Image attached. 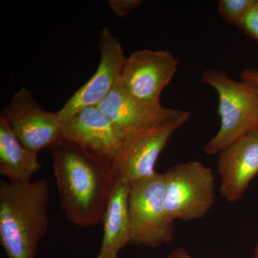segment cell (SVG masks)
Listing matches in <instances>:
<instances>
[{"mask_svg": "<svg viewBox=\"0 0 258 258\" xmlns=\"http://www.w3.org/2000/svg\"><path fill=\"white\" fill-rule=\"evenodd\" d=\"M96 106L111 119L123 139L129 134L175 120L188 112L166 108L161 103L149 104L139 101L125 91L120 81Z\"/></svg>", "mask_w": 258, "mask_h": 258, "instance_id": "30bf717a", "label": "cell"}, {"mask_svg": "<svg viewBox=\"0 0 258 258\" xmlns=\"http://www.w3.org/2000/svg\"><path fill=\"white\" fill-rule=\"evenodd\" d=\"M37 153L25 147L0 116V174L10 181H30L41 169Z\"/></svg>", "mask_w": 258, "mask_h": 258, "instance_id": "5bb4252c", "label": "cell"}, {"mask_svg": "<svg viewBox=\"0 0 258 258\" xmlns=\"http://www.w3.org/2000/svg\"><path fill=\"white\" fill-rule=\"evenodd\" d=\"M62 130L66 140L94 157L111 161L123 139L111 119L96 106L83 108L62 121Z\"/></svg>", "mask_w": 258, "mask_h": 258, "instance_id": "8fae6325", "label": "cell"}, {"mask_svg": "<svg viewBox=\"0 0 258 258\" xmlns=\"http://www.w3.org/2000/svg\"><path fill=\"white\" fill-rule=\"evenodd\" d=\"M0 116L6 120L19 141L37 154L64 139L62 120L57 113L42 108L27 88H21L13 94Z\"/></svg>", "mask_w": 258, "mask_h": 258, "instance_id": "52a82bcc", "label": "cell"}, {"mask_svg": "<svg viewBox=\"0 0 258 258\" xmlns=\"http://www.w3.org/2000/svg\"><path fill=\"white\" fill-rule=\"evenodd\" d=\"M50 149L64 216L83 228L103 222L113 184L112 161L94 157L66 139Z\"/></svg>", "mask_w": 258, "mask_h": 258, "instance_id": "6da1fadb", "label": "cell"}, {"mask_svg": "<svg viewBox=\"0 0 258 258\" xmlns=\"http://www.w3.org/2000/svg\"><path fill=\"white\" fill-rule=\"evenodd\" d=\"M201 80L218 95L220 128L203 149L205 154L214 155L258 128V88L231 79L218 69L204 71Z\"/></svg>", "mask_w": 258, "mask_h": 258, "instance_id": "3957f363", "label": "cell"}, {"mask_svg": "<svg viewBox=\"0 0 258 258\" xmlns=\"http://www.w3.org/2000/svg\"><path fill=\"white\" fill-rule=\"evenodd\" d=\"M255 0H219L218 11L226 24L237 25Z\"/></svg>", "mask_w": 258, "mask_h": 258, "instance_id": "9a60e30c", "label": "cell"}, {"mask_svg": "<svg viewBox=\"0 0 258 258\" xmlns=\"http://www.w3.org/2000/svg\"><path fill=\"white\" fill-rule=\"evenodd\" d=\"M164 204L171 220L189 222L204 218L215 203V176L198 161L169 168L163 174Z\"/></svg>", "mask_w": 258, "mask_h": 258, "instance_id": "277c9868", "label": "cell"}, {"mask_svg": "<svg viewBox=\"0 0 258 258\" xmlns=\"http://www.w3.org/2000/svg\"><path fill=\"white\" fill-rule=\"evenodd\" d=\"M131 184L113 181L104 218L103 235L96 258H118L120 251L130 244L132 225L128 212Z\"/></svg>", "mask_w": 258, "mask_h": 258, "instance_id": "4fadbf2b", "label": "cell"}, {"mask_svg": "<svg viewBox=\"0 0 258 258\" xmlns=\"http://www.w3.org/2000/svg\"><path fill=\"white\" fill-rule=\"evenodd\" d=\"M253 258H258V242H257V244H255V246H254Z\"/></svg>", "mask_w": 258, "mask_h": 258, "instance_id": "ffe728a7", "label": "cell"}, {"mask_svg": "<svg viewBox=\"0 0 258 258\" xmlns=\"http://www.w3.org/2000/svg\"><path fill=\"white\" fill-rule=\"evenodd\" d=\"M179 61L166 50L136 51L125 60L120 83L134 98L149 104L161 103L163 90L177 72Z\"/></svg>", "mask_w": 258, "mask_h": 258, "instance_id": "9c48e42d", "label": "cell"}, {"mask_svg": "<svg viewBox=\"0 0 258 258\" xmlns=\"http://www.w3.org/2000/svg\"><path fill=\"white\" fill-rule=\"evenodd\" d=\"M236 27L247 36L258 41V0L254 1Z\"/></svg>", "mask_w": 258, "mask_h": 258, "instance_id": "2e32d148", "label": "cell"}, {"mask_svg": "<svg viewBox=\"0 0 258 258\" xmlns=\"http://www.w3.org/2000/svg\"><path fill=\"white\" fill-rule=\"evenodd\" d=\"M220 195L230 203L242 199L258 174V128L219 153Z\"/></svg>", "mask_w": 258, "mask_h": 258, "instance_id": "7c38bea8", "label": "cell"}, {"mask_svg": "<svg viewBox=\"0 0 258 258\" xmlns=\"http://www.w3.org/2000/svg\"><path fill=\"white\" fill-rule=\"evenodd\" d=\"M166 258H193L183 247H177L166 256Z\"/></svg>", "mask_w": 258, "mask_h": 258, "instance_id": "d6986e66", "label": "cell"}, {"mask_svg": "<svg viewBox=\"0 0 258 258\" xmlns=\"http://www.w3.org/2000/svg\"><path fill=\"white\" fill-rule=\"evenodd\" d=\"M98 48L101 57L96 73L57 112L62 121L69 120L83 108L98 106L120 82L127 57L121 44L108 27L100 32Z\"/></svg>", "mask_w": 258, "mask_h": 258, "instance_id": "ba28073f", "label": "cell"}, {"mask_svg": "<svg viewBox=\"0 0 258 258\" xmlns=\"http://www.w3.org/2000/svg\"><path fill=\"white\" fill-rule=\"evenodd\" d=\"M189 111L179 118L124 137L111 162L113 181L132 184L157 174L156 163L171 136L189 122Z\"/></svg>", "mask_w": 258, "mask_h": 258, "instance_id": "8992f818", "label": "cell"}, {"mask_svg": "<svg viewBox=\"0 0 258 258\" xmlns=\"http://www.w3.org/2000/svg\"><path fill=\"white\" fill-rule=\"evenodd\" d=\"M241 81L253 85L258 88V70L245 69L240 73Z\"/></svg>", "mask_w": 258, "mask_h": 258, "instance_id": "ac0fdd59", "label": "cell"}, {"mask_svg": "<svg viewBox=\"0 0 258 258\" xmlns=\"http://www.w3.org/2000/svg\"><path fill=\"white\" fill-rule=\"evenodd\" d=\"M142 0H108L112 11L118 18H123L142 5Z\"/></svg>", "mask_w": 258, "mask_h": 258, "instance_id": "e0dca14e", "label": "cell"}, {"mask_svg": "<svg viewBox=\"0 0 258 258\" xmlns=\"http://www.w3.org/2000/svg\"><path fill=\"white\" fill-rule=\"evenodd\" d=\"M128 212L130 244L157 247L172 242L174 221L166 211L163 174L157 172L131 184Z\"/></svg>", "mask_w": 258, "mask_h": 258, "instance_id": "5b68a950", "label": "cell"}, {"mask_svg": "<svg viewBox=\"0 0 258 258\" xmlns=\"http://www.w3.org/2000/svg\"><path fill=\"white\" fill-rule=\"evenodd\" d=\"M48 180L0 181V242L8 258H35L48 232Z\"/></svg>", "mask_w": 258, "mask_h": 258, "instance_id": "7a4b0ae2", "label": "cell"}]
</instances>
